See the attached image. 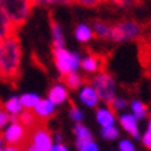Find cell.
<instances>
[{"instance_id":"7a4b0ae2","label":"cell","mask_w":151,"mask_h":151,"mask_svg":"<svg viewBox=\"0 0 151 151\" xmlns=\"http://www.w3.org/2000/svg\"><path fill=\"white\" fill-rule=\"evenodd\" d=\"M0 9L18 31L32 13V0H0Z\"/></svg>"},{"instance_id":"d590c367","label":"cell","mask_w":151,"mask_h":151,"mask_svg":"<svg viewBox=\"0 0 151 151\" xmlns=\"http://www.w3.org/2000/svg\"><path fill=\"white\" fill-rule=\"evenodd\" d=\"M3 151H21V147H15V146H6V148Z\"/></svg>"},{"instance_id":"ba28073f","label":"cell","mask_w":151,"mask_h":151,"mask_svg":"<svg viewBox=\"0 0 151 151\" xmlns=\"http://www.w3.org/2000/svg\"><path fill=\"white\" fill-rule=\"evenodd\" d=\"M81 68L86 73H99L104 71L105 60L99 53H90L81 60Z\"/></svg>"},{"instance_id":"f35d334b","label":"cell","mask_w":151,"mask_h":151,"mask_svg":"<svg viewBox=\"0 0 151 151\" xmlns=\"http://www.w3.org/2000/svg\"><path fill=\"white\" fill-rule=\"evenodd\" d=\"M148 72H150V75H151V65H150V69H148Z\"/></svg>"},{"instance_id":"d4e9b609","label":"cell","mask_w":151,"mask_h":151,"mask_svg":"<svg viewBox=\"0 0 151 151\" xmlns=\"http://www.w3.org/2000/svg\"><path fill=\"white\" fill-rule=\"evenodd\" d=\"M108 1H111L119 9H132V7L139 6L143 0H108Z\"/></svg>"},{"instance_id":"e0dca14e","label":"cell","mask_w":151,"mask_h":151,"mask_svg":"<svg viewBox=\"0 0 151 151\" xmlns=\"http://www.w3.org/2000/svg\"><path fill=\"white\" fill-rule=\"evenodd\" d=\"M96 118H97V122L103 128H108V126H112L115 122V112L112 110H110L108 107L99 108L96 112Z\"/></svg>"},{"instance_id":"8fae6325","label":"cell","mask_w":151,"mask_h":151,"mask_svg":"<svg viewBox=\"0 0 151 151\" xmlns=\"http://www.w3.org/2000/svg\"><path fill=\"white\" fill-rule=\"evenodd\" d=\"M90 28L93 31V35H96V37H99L101 40H110L111 28H112L110 22L103 21V19H94Z\"/></svg>"},{"instance_id":"d6986e66","label":"cell","mask_w":151,"mask_h":151,"mask_svg":"<svg viewBox=\"0 0 151 151\" xmlns=\"http://www.w3.org/2000/svg\"><path fill=\"white\" fill-rule=\"evenodd\" d=\"M3 107H4L6 112H7L10 116H18L24 111L22 105H21V101H19V97H17V96L10 97L9 100L3 104Z\"/></svg>"},{"instance_id":"8992f818","label":"cell","mask_w":151,"mask_h":151,"mask_svg":"<svg viewBox=\"0 0 151 151\" xmlns=\"http://www.w3.org/2000/svg\"><path fill=\"white\" fill-rule=\"evenodd\" d=\"M28 142L32 143L37 150L40 151H50L53 147V139L51 133L47 129L46 124H42L32 130L28 132Z\"/></svg>"},{"instance_id":"836d02e7","label":"cell","mask_w":151,"mask_h":151,"mask_svg":"<svg viewBox=\"0 0 151 151\" xmlns=\"http://www.w3.org/2000/svg\"><path fill=\"white\" fill-rule=\"evenodd\" d=\"M21 151H40V150H37V148H36L35 146H33L32 143L27 142L22 147H21Z\"/></svg>"},{"instance_id":"74e56055","label":"cell","mask_w":151,"mask_h":151,"mask_svg":"<svg viewBox=\"0 0 151 151\" xmlns=\"http://www.w3.org/2000/svg\"><path fill=\"white\" fill-rule=\"evenodd\" d=\"M147 129H150V130H151V118H150V121H148V128H147Z\"/></svg>"},{"instance_id":"52a82bcc","label":"cell","mask_w":151,"mask_h":151,"mask_svg":"<svg viewBox=\"0 0 151 151\" xmlns=\"http://www.w3.org/2000/svg\"><path fill=\"white\" fill-rule=\"evenodd\" d=\"M1 136L7 146L22 147L28 142V130L19 122H11Z\"/></svg>"},{"instance_id":"1f68e13d","label":"cell","mask_w":151,"mask_h":151,"mask_svg":"<svg viewBox=\"0 0 151 151\" xmlns=\"http://www.w3.org/2000/svg\"><path fill=\"white\" fill-rule=\"evenodd\" d=\"M119 150L121 151H134V146L129 140H122L119 143Z\"/></svg>"},{"instance_id":"7c38bea8","label":"cell","mask_w":151,"mask_h":151,"mask_svg":"<svg viewBox=\"0 0 151 151\" xmlns=\"http://www.w3.org/2000/svg\"><path fill=\"white\" fill-rule=\"evenodd\" d=\"M79 100L82 101L86 107H90V108H96L97 104H99L97 93L94 92V89H93L89 83H86V85L82 87V90L79 93Z\"/></svg>"},{"instance_id":"6da1fadb","label":"cell","mask_w":151,"mask_h":151,"mask_svg":"<svg viewBox=\"0 0 151 151\" xmlns=\"http://www.w3.org/2000/svg\"><path fill=\"white\" fill-rule=\"evenodd\" d=\"M22 46L17 33L0 42V81L15 83L21 72Z\"/></svg>"},{"instance_id":"2e32d148","label":"cell","mask_w":151,"mask_h":151,"mask_svg":"<svg viewBox=\"0 0 151 151\" xmlns=\"http://www.w3.org/2000/svg\"><path fill=\"white\" fill-rule=\"evenodd\" d=\"M17 33V29L13 27V24L10 22L7 15L3 13V10L0 9V42H3L9 36Z\"/></svg>"},{"instance_id":"44dd1931","label":"cell","mask_w":151,"mask_h":151,"mask_svg":"<svg viewBox=\"0 0 151 151\" xmlns=\"http://www.w3.org/2000/svg\"><path fill=\"white\" fill-rule=\"evenodd\" d=\"M63 82H64V86H67L68 89L76 90V89H79V87L83 85L85 79H83L78 72H73V73H69V75L64 76V78H63Z\"/></svg>"},{"instance_id":"3957f363","label":"cell","mask_w":151,"mask_h":151,"mask_svg":"<svg viewBox=\"0 0 151 151\" xmlns=\"http://www.w3.org/2000/svg\"><path fill=\"white\" fill-rule=\"evenodd\" d=\"M87 83L94 89L99 100H101L107 105H111V103L116 97L115 96V79L112 78L111 73H108L107 71L99 72L93 75L90 81H87Z\"/></svg>"},{"instance_id":"f546056e","label":"cell","mask_w":151,"mask_h":151,"mask_svg":"<svg viewBox=\"0 0 151 151\" xmlns=\"http://www.w3.org/2000/svg\"><path fill=\"white\" fill-rule=\"evenodd\" d=\"M10 124V115L6 112L3 104L0 103V130L6 128V125Z\"/></svg>"},{"instance_id":"5b68a950","label":"cell","mask_w":151,"mask_h":151,"mask_svg":"<svg viewBox=\"0 0 151 151\" xmlns=\"http://www.w3.org/2000/svg\"><path fill=\"white\" fill-rule=\"evenodd\" d=\"M53 58H54L55 68L60 72L61 78H64L69 73L76 72V69L81 65V57L78 53L69 51L65 47L53 49Z\"/></svg>"},{"instance_id":"7402d4cb","label":"cell","mask_w":151,"mask_h":151,"mask_svg":"<svg viewBox=\"0 0 151 151\" xmlns=\"http://www.w3.org/2000/svg\"><path fill=\"white\" fill-rule=\"evenodd\" d=\"M39 100H40V97L35 93H24L22 96L19 97V101H21V105H22L24 110L31 111L35 108V105L39 103Z\"/></svg>"},{"instance_id":"4dcf8cb0","label":"cell","mask_w":151,"mask_h":151,"mask_svg":"<svg viewBox=\"0 0 151 151\" xmlns=\"http://www.w3.org/2000/svg\"><path fill=\"white\" fill-rule=\"evenodd\" d=\"M79 150H81V151H99V147H97V144L93 142V140H90V142L85 143V144H83Z\"/></svg>"},{"instance_id":"4fadbf2b","label":"cell","mask_w":151,"mask_h":151,"mask_svg":"<svg viewBox=\"0 0 151 151\" xmlns=\"http://www.w3.org/2000/svg\"><path fill=\"white\" fill-rule=\"evenodd\" d=\"M119 124L122 125V128L132 134L133 137H140V133H139V125H137V119L134 118L132 114H122L119 116Z\"/></svg>"},{"instance_id":"8d00e7d4","label":"cell","mask_w":151,"mask_h":151,"mask_svg":"<svg viewBox=\"0 0 151 151\" xmlns=\"http://www.w3.org/2000/svg\"><path fill=\"white\" fill-rule=\"evenodd\" d=\"M3 143H4V140H3V136L0 134V147H1V144H3Z\"/></svg>"},{"instance_id":"cb8c5ba5","label":"cell","mask_w":151,"mask_h":151,"mask_svg":"<svg viewBox=\"0 0 151 151\" xmlns=\"http://www.w3.org/2000/svg\"><path fill=\"white\" fill-rule=\"evenodd\" d=\"M73 4V0H32L33 7H50V6Z\"/></svg>"},{"instance_id":"9c48e42d","label":"cell","mask_w":151,"mask_h":151,"mask_svg":"<svg viewBox=\"0 0 151 151\" xmlns=\"http://www.w3.org/2000/svg\"><path fill=\"white\" fill-rule=\"evenodd\" d=\"M33 114L37 116V119L43 122V124H46L47 119L51 118L55 112V105L53 103L47 100V99H40L39 103L35 105V108H33Z\"/></svg>"},{"instance_id":"9a60e30c","label":"cell","mask_w":151,"mask_h":151,"mask_svg":"<svg viewBox=\"0 0 151 151\" xmlns=\"http://www.w3.org/2000/svg\"><path fill=\"white\" fill-rule=\"evenodd\" d=\"M50 29H51V40H53V49H61L64 47V33L60 27V24L50 15Z\"/></svg>"},{"instance_id":"603a6c76","label":"cell","mask_w":151,"mask_h":151,"mask_svg":"<svg viewBox=\"0 0 151 151\" xmlns=\"http://www.w3.org/2000/svg\"><path fill=\"white\" fill-rule=\"evenodd\" d=\"M130 108H132V112H133L132 115L136 119H144L147 116V114H148L147 105L139 100H133L130 103Z\"/></svg>"},{"instance_id":"484cf974","label":"cell","mask_w":151,"mask_h":151,"mask_svg":"<svg viewBox=\"0 0 151 151\" xmlns=\"http://www.w3.org/2000/svg\"><path fill=\"white\" fill-rule=\"evenodd\" d=\"M101 136H103V139H105V140H115V139H118V136H119V130H118V128H115L114 125H112V126H108V128H103Z\"/></svg>"},{"instance_id":"ac0fdd59","label":"cell","mask_w":151,"mask_h":151,"mask_svg":"<svg viewBox=\"0 0 151 151\" xmlns=\"http://www.w3.org/2000/svg\"><path fill=\"white\" fill-rule=\"evenodd\" d=\"M73 133H75V136H76V147H78V148H81V147H82L86 142L93 140L90 130H89L86 126H83L82 124L75 125V128H73Z\"/></svg>"},{"instance_id":"4316f807","label":"cell","mask_w":151,"mask_h":151,"mask_svg":"<svg viewBox=\"0 0 151 151\" xmlns=\"http://www.w3.org/2000/svg\"><path fill=\"white\" fill-rule=\"evenodd\" d=\"M108 1V0H73V3L82 6V7H87V9H94V7H99L100 4Z\"/></svg>"},{"instance_id":"ab89813d","label":"cell","mask_w":151,"mask_h":151,"mask_svg":"<svg viewBox=\"0 0 151 151\" xmlns=\"http://www.w3.org/2000/svg\"><path fill=\"white\" fill-rule=\"evenodd\" d=\"M0 151H3V150H1V148H0Z\"/></svg>"},{"instance_id":"277c9868","label":"cell","mask_w":151,"mask_h":151,"mask_svg":"<svg viewBox=\"0 0 151 151\" xmlns=\"http://www.w3.org/2000/svg\"><path fill=\"white\" fill-rule=\"evenodd\" d=\"M142 33L143 27L139 22L133 21V19H124V21H119V22L112 25L110 40H112L114 43L134 40V39L140 37Z\"/></svg>"},{"instance_id":"f1b7e54d","label":"cell","mask_w":151,"mask_h":151,"mask_svg":"<svg viewBox=\"0 0 151 151\" xmlns=\"http://www.w3.org/2000/svg\"><path fill=\"white\" fill-rule=\"evenodd\" d=\"M69 116L71 119H73L76 124H81V121L83 119V112L79 110L75 104H71V110H69Z\"/></svg>"},{"instance_id":"ffe728a7","label":"cell","mask_w":151,"mask_h":151,"mask_svg":"<svg viewBox=\"0 0 151 151\" xmlns=\"http://www.w3.org/2000/svg\"><path fill=\"white\" fill-rule=\"evenodd\" d=\"M75 37L81 43H87V42H90L94 37V35H93L92 28L89 27L87 24H79L78 27L75 28Z\"/></svg>"},{"instance_id":"e575fe53","label":"cell","mask_w":151,"mask_h":151,"mask_svg":"<svg viewBox=\"0 0 151 151\" xmlns=\"http://www.w3.org/2000/svg\"><path fill=\"white\" fill-rule=\"evenodd\" d=\"M50 151H68V148L64 146V144H61V143H58V144H55V146L51 147Z\"/></svg>"},{"instance_id":"83f0119b","label":"cell","mask_w":151,"mask_h":151,"mask_svg":"<svg viewBox=\"0 0 151 151\" xmlns=\"http://www.w3.org/2000/svg\"><path fill=\"white\" fill-rule=\"evenodd\" d=\"M126 105H128V101L125 100V99H122V97H115L110 107H111V110L115 112V111H121V110H124V108H126Z\"/></svg>"},{"instance_id":"5bb4252c","label":"cell","mask_w":151,"mask_h":151,"mask_svg":"<svg viewBox=\"0 0 151 151\" xmlns=\"http://www.w3.org/2000/svg\"><path fill=\"white\" fill-rule=\"evenodd\" d=\"M18 122L27 129L28 132L43 124V122H40V121L37 119V116L33 114V111H31V110H24L22 112L18 115Z\"/></svg>"},{"instance_id":"d6a6232c","label":"cell","mask_w":151,"mask_h":151,"mask_svg":"<svg viewBox=\"0 0 151 151\" xmlns=\"http://www.w3.org/2000/svg\"><path fill=\"white\" fill-rule=\"evenodd\" d=\"M143 144L151 150V130L150 129H147V132L144 133V136H143Z\"/></svg>"},{"instance_id":"30bf717a","label":"cell","mask_w":151,"mask_h":151,"mask_svg":"<svg viewBox=\"0 0 151 151\" xmlns=\"http://www.w3.org/2000/svg\"><path fill=\"white\" fill-rule=\"evenodd\" d=\"M47 97H49L47 100L50 103H53L54 105H60L68 100V90L63 83H57V85L50 87Z\"/></svg>"}]
</instances>
